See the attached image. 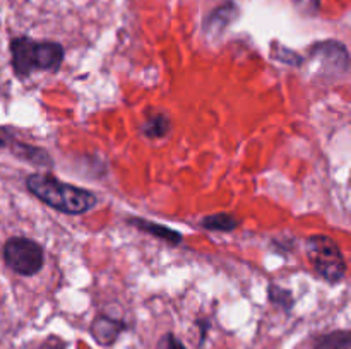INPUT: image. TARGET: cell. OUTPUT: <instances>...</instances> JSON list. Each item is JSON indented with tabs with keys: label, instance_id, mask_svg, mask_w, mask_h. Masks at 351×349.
Segmentation results:
<instances>
[{
	"label": "cell",
	"instance_id": "277c9868",
	"mask_svg": "<svg viewBox=\"0 0 351 349\" xmlns=\"http://www.w3.org/2000/svg\"><path fill=\"white\" fill-rule=\"evenodd\" d=\"M3 260L12 272L19 276H34L45 263L43 246L31 238L12 236L3 245Z\"/></svg>",
	"mask_w": 351,
	"mask_h": 349
},
{
	"label": "cell",
	"instance_id": "52a82bcc",
	"mask_svg": "<svg viewBox=\"0 0 351 349\" xmlns=\"http://www.w3.org/2000/svg\"><path fill=\"white\" fill-rule=\"evenodd\" d=\"M129 222L132 226H136L137 229H141V231L147 233V235L156 236V238L165 240V242H168L170 245H180L182 243L180 233L175 231V229H171V228H168V226H165V224H158V222L147 221V219H143V218H132V219H129Z\"/></svg>",
	"mask_w": 351,
	"mask_h": 349
},
{
	"label": "cell",
	"instance_id": "8992f818",
	"mask_svg": "<svg viewBox=\"0 0 351 349\" xmlns=\"http://www.w3.org/2000/svg\"><path fill=\"white\" fill-rule=\"evenodd\" d=\"M125 328V324L115 318H110L106 315H99L91 325V334L99 344L110 346L117 341V337L120 335V332Z\"/></svg>",
	"mask_w": 351,
	"mask_h": 349
},
{
	"label": "cell",
	"instance_id": "9c48e42d",
	"mask_svg": "<svg viewBox=\"0 0 351 349\" xmlns=\"http://www.w3.org/2000/svg\"><path fill=\"white\" fill-rule=\"evenodd\" d=\"M10 149H12V153L16 154L17 157L27 161V163L40 164V166H48V164H51V157L48 156V153L43 149V147L27 146V144H21V142H16V140H12Z\"/></svg>",
	"mask_w": 351,
	"mask_h": 349
},
{
	"label": "cell",
	"instance_id": "5b68a950",
	"mask_svg": "<svg viewBox=\"0 0 351 349\" xmlns=\"http://www.w3.org/2000/svg\"><path fill=\"white\" fill-rule=\"evenodd\" d=\"M308 58H314L319 65L324 67V70L331 74H346L348 72V50L343 43L335 40L319 41L308 51Z\"/></svg>",
	"mask_w": 351,
	"mask_h": 349
},
{
	"label": "cell",
	"instance_id": "7a4b0ae2",
	"mask_svg": "<svg viewBox=\"0 0 351 349\" xmlns=\"http://www.w3.org/2000/svg\"><path fill=\"white\" fill-rule=\"evenodd\" d=\"M12 68L21 79L34 70H58L64 62V48L57 41H34L29 36H17L10 41Z\"/></svg>",
	"mask_w": 351,
	"mask_h": 349
},
{
	"label": "cell",
	"instance_id": "5bb4252c",
	"mask_svg": "<svg viewBox=\"0 0 351 349\" xmlns=\"http://www.w3.org/2000/svg\"><path fill=\"white\" fill-rule=\"evenodd\" d=\"M12 140H14V133L10 132V129H7V127H0V149H2V147L10 146Z\"/></svg>",
	"mask_w": 351,
	"mask_h": 349
},
{
	"label": "cell",
	"instance_id": "8fae6325",
	"mask_svg": "<svg viewBox=\"0 0 351 349\" xmlns=\"http://www.w3.org/2000/svg\"><path fill=\"white\" fill-rule=\"evenodd\" d=\"M171 130V120L168 118L163 113H156V115L147 116V120L144 122L143 135L149 137V139H160V137H165Z\"/></svg>",
	"mask_w": 351,
	"mask_h": 349
},
{
	"label": "cell",
	"instance_id": "2e32d148",
	"mask_svg": "<svg viewBox=\"0 0 351 349\" xmlns=\"http://www.w3.org/2000/svg\"><path fill=\"white\" fill-rule=\"evenodd\" d=\"M43 349H62V346L58 344V346H51V344H45V348Z\"/></svg>",
	"mask_w": 351,
	"mask_h": 349
},
{
	"label": "cell",
	"instance_id": "9a60e30c",
	"mask_svg": "<svg viewBox=\"0 0 351 349\" xmlns=\"http://www.w3.org/2000/svg\"><path fill=\"white\" fill-rule=\"evenodd\" d=\"M283 51H285V53H281L280 58H281V60L288 62V55H290L291 51L290 50H283ZM300 62H302L300 57H293V58H291V64H300Z\"/></svg>",
	"mask_w": 351,
	"mask_h": 349
},
{
	"label": "cell",
	"instance_id": "ba28073f",
	"mask_svg": "<svg viewBox=\"0 0 351 349\" xmlns=\"http://www.w3.org/2000/svg\"><path fill=\"white\" fill-rule=\"evenodd\" d=\"M237 16H239L237 7L233 5V3H226V5L216 9L215 12L211 14V17L206 21V31H209L211 34L221 33Z\"/></svg>",
	"mask_w": 351,
	"mask_h": 349
},
{
	"label": "cell",
	"instance_id": "30bf717a",
	"mask_svg": "<svg viewBox=\"0 0 351 349\" xmlns=\"http://www.w3.org/2000/svg\"><path fill=\"white\" fill-rule=\"evenodd\" d=\"M240 221L233 214L228 212H216V214L206 216L201 221V226L208 231H219V233H230L233 229L239 228Z\"/></svg>",
	"mask_w": 351,
	"mask_h": 349
},
{
	"label": "cell",
	"instance_id": "3957f363",
	"mask_svg": "<svg viewBox=\"0 0 351 349\" xmlns=\"http://www.w3.org/2000/svg\"><path fill=\"white\" fill-rule=\"evenodd\" d=\"M305 253L315 272L328 283H339L346 276V260L341 248L326 235L307 236L304 240Z\"/></svg>",
	"mask_w": 351,
	"mask_h": 349
},
{
	"label": "cell",
	"instance_id": "4fadbf2b",
	"mask_svg": "<svg viewBox=\"0 0 351 349\" xmlns=\"http://www.w3.org/2000/svg\"><path fill=\"white\" fill-rule=\"evenodd\" d=\"M267 294H269V300L273 301L274 305L285 308V310H291V307H293V303H295V300H293V296H291L290 291L283 289V287L276 286V284H271Z\"/></svg>",
	"mask_w": 351,
	"mask_h": 349
},
{
	"label": "cell",
	"instance_id": "6da1fadb",
	"mask_svg": "<svg viewBox=\"0 0 351 349\" xmlns=\"http://www.w3.org/2000/svg\"><path fill=\"white\" fill-rule=\"evenodd\" d=\"M26 187L43 204L64 214H84L96 205V195L75 185L65 183L48 173H33L27 177Z\"/></svg>",
	"mask_w": 351,
	"mask_h": 349
},
{
	"label": "cell",
	"instance_id": "7c38bea8",
	"mask_svg": "<svg viewBox=\"0 0 351 349\" xmlns=\"http://www.w3.org/2000/svg\"><path fill=\"white\" fill-rule=\"evenodd\" d=\"M317 349H350V332L338 331L322 335L317 342Z\"/></svg>",
	"mask_w": 351,
	"mask_h": 349
}]
</instances>
